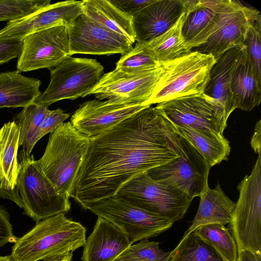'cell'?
<instances>
[{
	"instance_id": "obj_21",
	"label": "cell",
	"mask_w": 261,
	"mask_h": 261,
	"mask_svg": "<svg viewBox=\"0 0 261 261\" xmlns=\"http://www.w3.org/2000/svg\"><path fill=\"white\" fill-rule=\"evenodd\" d=\"M132 242L114 224L98 216L93 229L86 240L82 261H114Z\"/></svg>"
},
{
	"instance_id": "obj_41",
	"label": "cell",
	"mask_w": 261,
	"mask_h": 261,
	"mask_svg": "<svg viewBox=\"0 0 261 261\" xmlns=\"http://www.w3.org/2000/svg\"><path fill=\"white\" fill-rule=\"evenodd\" d=\"M114 261H137L124 252Z\"/></svg>"
},
{
	"instance_id": "obj_38",
	"label": "cell",
	"mask_w": 261,
	"mask_h": 261,
	"mask_svg": "<svg viewBox=\"0 0 261 261\" xmlns=\"http://www.w3.org/2000/svg\"><path fill=\"white\" fill-rule=\"evenodd\" d=\"M155 0H110L119 10L133 17Z\"/></svg>"
},
{
	"instance_id": "obj_14",
	"label": "cell",
	"mask_w": 261,
	"mask_h": 261,
	"mask_svg": "<svg viewBox=\"0 0 261 261\" xmlns=\"http://www.w3.org/2000/svg\"><path fill=\"white\" fill-rule=\"evenodd\" d=\"M69 54L67 28L58 26L39 31L23 38L17 70L21 72L42 68L49 69Z\"/></svg>"
},
{
	"instance_id": "obj_11",
	"label": "cell",
	"mask_w": 261,
	"mask_h": 261,
	"mask_svg": "<svg viewBox=\"0 0 261 261\" xmlns=\"http://www.w3.org/2000/svg\"><path fill=\"white\" fill-rule=\"evenodd\" d=\"M179 137L185 154L147 173L153 180L177 189L193 199L200 197L209 188L211 167L190 142Z\"/></svg>"
},
{
	"instance_id": "obj_31",
	"label": "cell",
	"mask_w": 261,
	"mask_h": 261,
	"mask_svg": "<svg viewBox=\"0 0 261 261\" xmlns=\"http://www.w3.org/2000/svg\"><path fill=\"white\" fill-rule=\"evenodd\" d=\"M49 110L46 106L33 102L24 107L16 117L20 131V146L29 154L34 148V136Z\"/></svg>"
},
{
	"instance_id": "obj_18",
	"label": "cell",
	"mask_w": 261,
	"mask_h": 261,
	"mask_svg": "<svg viewBox=\"0 0 261 261\" xmlns=\"http://www.w3.org/2000/svg\"><path fill=\"white\" fill-rule=\"evenodd\" d=\"M186 0H155L133 16L135 41L147 44L172 27L185 11Z\"/></svg>"
},
{
	"instance_id": "obj_13",
	"label": "cell",
	"mask_w": 261,
	"mask_h": 261,
	"mask_svg": "<svg viewBox=\"0 0 261 261\" xmlns=\"http://www.w3.org/2000/svg\"><path fill=\"white\" fill-rule=\"evenodd\" d=\"M162 72L161 66L145 72L128 73L115 69L103 73L85 96L118 103L143 104L151 96Z\"/></svg>"
},
{
	"instance_id": "obj_1",
	"label": "cell",
	"mask_w": 261,
	"mask_h": 261,
	"mask_svg": "<svg viewBox=\"0 0 261 261\" xmlns=\"http://www.w3.org/2000/svg\"><path fill=\"white\" fill-rule=\"evenodd\" d=\"M185 154L174 126L148 106L89 138L69 197L82 206L113 197L137 175Z\"/></svg>"
},
{
	"instance_id": "obj_9",
	"label": "cell",
	"mask_w": 261,
	"mask_h": 261,
	"mask_svg": "<svg viewBox=\"0 0 261 261\" xmlns=\"http://www.w3.org/2000/svg\"><path fill=\"white\" fill-rule=\"evenodd\" d=\"M155 108L173 126H187L222 141L227 126L223 108L205 94L185 96Z\"/></svg>"
},
{
	"instance_id": "obj_15",
	"label": "cell",
	"mask_w": 261,
	"mask_h": 261,
	"mask_svg": "<svg viewBox=\"0 0 261 261\" xmlns=\"http://www.w3.org/2000/svg\"><path fill=\"white\" fill-rule=\"evenodd\" d=\"M69 54L97 55H124L133 47L126 37L116 33L90 19L79 16L67 28Z\"/></svg>"
},
{
	"instance_id": "obj_35",
	"label": "cell",
	"mask_w": 261,
	"mask_h": 261,
	"mask_svg": "<svg viewBox=\"0 0 261 261\" xmlns=\"http://www.w3.org/2000/svg\"><path fill=\"white\" fill-rule=\"evenodd\" d=\"M159 243L144 239L131 245L124 252L137 261H169L172 251L164 252Z\"/></svg>"
},
{
	"instance_id": "obj_29",
	"label": "cell",
	"mask_w": 261,
	"mask_h": 261,
	"mask_svg": "<svg viewBox=\"0 0 261 261\" xmlns=\"http://www.w3.org/2000/svg\"><path fill=\"white\" fill-rule=\"evenodd\" d=\"M169 261H226L194 231L186 232Z\"/></svg>"
},
{
	"instance_id": "obj_42",
	"label": "cell",
	"mask_w": 261,
	"mask_h": 261,
	"mask_svg": "<svg viewBox=\"0 0 261 261\" xmlns=\"http://www.w3.org/2000/svg\"><path fill=\"white\" fill-rule=\"evenodd\" d=\"M72 252L67 254L61 261H72Z\"/></svg>"
},
{
	"instance_id": "obj_20",
	"label": "cell",
	"mask_w": 261,
	"mask_h": 261,
	"mask_svg": "<svg viewBox=\"0 0 261 261\" xmlns=\"http://www.w3.org/2000/svg\"><path fill=\"white\" fill-rule=\"evenodd\" d=\"M223 0H186L181 33L191 51L205 43L213 34Z\"/></svg>"
},
{
	"instance_id": "obj_6",
	"label": "cell",
	"mask_w": 261,
	"mask_h": 261,
	"mask_svg": "<svg viewBox=\"0 0 261 261\" xmlns=\"http://www.w3.org/2000/svg\"><path fill=\"white\" fill-rule=\"evenodd\" d=\"M237 189L239 196L229 223L238 253L249 250L261 253V155Z\"/></svg>"
},
{
	"instance_id": "obj_8",
	"label": "cell",
	"mask_w": 261,
	"mask_h": 261,
	"mask_svg": "<svg viewBox=\"0 0 261 261\" xmlns=\"http://www.w3.org/2000/svg\"><path fill=\"white\" fill-rule=\"evenodd\" d=\"M103 69L96 59L67 56L49 69V84L34 102L48 107L61 100L84 97L99 82Z\"/></svg>"
},
{
	"instance_id": "obj_17",
	"label": "cell",
	"mask_w": 261,
	"mask_h": 261,
	"mask_svg": "<svg viewBox=\"0 0 261 261\" xmlns=\"http://www.w3.org/2000/svg\"><path fill=\"white\" fill-rule=\"evenodd\" d=\"M93 99L81 103L70 118L72 125L88 138L96 136L148 107Z\"/></svg>"
},
{
	"instance_id": "obj_12",
	"label": "cell",
	"mask_w": 261,
	"mask_h": 261,
	"mask_svg": "<svg viewBox=\"0 0 261 261\" xmlns=\"http://www.w3.org/2000/svg\"><path fill=\"white\" fill-rule=\"evenodd\" d=\"M261 17L256 9L239 1L223 0L214 31L206 42L193 49L215 59L229 49L244 45L249 28Z\"/></svg>"
},
{
	"instance_id": "obj_26",
	"label": "cell",
	"mask_w": 261,
	"mask_h": 261,
	"mask_svg": "<svg viewBox=\"0 0 261 261\" xmlns=\"http://www.w3.org/2000/svg\"><path fill=\"white\" fill-rule=\"evenodd\" d=\"M82 9L83 14L90 19L135 42L133 17L119 10L110 0L82 1Z\"/></svg>"
},
{
	"instance_id": "obj_36",
	"label": "cell",
	"mask_w": 261,
	"mask_h": 261,
	"mask_svg": "<svg viewBox=\"0 0 261 261\" xmlns=\"http://www.w3.org/2000/svg\"><path fill=\"white\" fill-rule=\"evenodd\" d=\"M70 117L61 109L49 110L38 127L33 140L34 147L37 142L48 133L54 132L57 127Z\"/></svg>"
},
{
	"instance_id": "obj_23",
	"label": "cell",
	"mask_w": 261,
	"mask_h": 261,
	"mask_svg": "<svg viewBox=\"0 0 261 261\" xmlns=\"http://www.w3.org/2000/svg\"><path fill=\"white\" fill-rule=\"evenodd\" d=\"M230 89L236 109L249 112L260 102L261 82L257 80L248 59L245 46L233 71Z\"/></svg>"
},
{
	"instance_id": "obj_3",
	"label": "cell",
	"mask_w": 261,
	"mask_h": 261,
	"mask_svg": "<svg viewBox=\"0 0 261 261\" xmlns=\"http://www.w3.org/2000/svg\"><path fill=\"white\" fill-rule=\"evenodd\" d=\"M89 143V138L70 121L50 133L42 156L37 161L42 173L60 194L69 197Z\"/></svg>"
},
{
	"instance_id": "obj_33",
	"label": "cell",
	"mask_w": 261,
	"mask_h": 261,
	"mask_svg": "<svg viewBox=\"0 0 261 261\" xmlns=\"http://www.w3.org/2000/svg\"><path fill=\"white\" fill-rule=\"evenodd\" d=\"M50 0H0V21H14L50 4Z\"/></svg>"
},
{
	"instance_id": "obj_37",
	"label": "cell",
	"mask_w": 261,
	"mask_h": 261,
	"mask_svg": "<svg viewBox=\"0 0 261 261\" xmlns=\"http://www.w3.org/2000/svg\"><path fill=\"white\" fill-rule=\"evenodd\" d=\"M23 38H12L0 41V65L18 58L22 46Z\"/></svg>"
},
{
	"instance_id": "obj_40",
	"label": "cell",
	"mask_w": 261,
	"mask_h": 261,
	"mask_svg": "<svg viewBox=\"0 0 261 261\" xmlns=\"http://www.w3.org/2000/svg\"><path fill=\"white\" fill-rule=\"evenodd\" d=\"M238 254L237 261H261V253H254L249 250H243Z\"/></svg>"
},
{
	"instance_id": "obj_7",
	"label": "cell",
	"mask_w": 261,
	"mask_h": 261,
	"mask_svg": "<svg viewBox=\"0 0 261 261\" xmlns=\"http://www.w3.org/2000/svg\"><path fill=\"white\" fill-rule=\"evenodd\" d=\"M115 196L174 223L183 218L193 198L145 172L125 184Z\"/></svg>"
},
{
	"instance_id": "obj_25",
	"label": "cell",
	"mask_w": 261,
	"mask_h": 261,
	"mask_svg": "<svg viewBox=\"0 0 261 261\" xmlns=\"http://www.w3.org/2000/svg\"><path fill=\"white\" fill-rule=\"evenodd\" d=\"M200 198L197 212L187 232H192L203 225H225L229 223L236 203L226 195L219 182L214 189L209 187Z\"/></svg>"
},
{
	"instance_id": "obj_2",
	"label": "cell",
	"mask_w": 261,
	"mask_h": 261,
	"mask_svg": "<svg viewBox=\"0 0 261 261\" xmlns=\"http://www.w3.org/2000/svg\"><path fill=\"white\" fill-rule=\"evenodd\" d=\"M86 233L83 225L65 214L44 219L18 238L9 255L10 261H61L84 246Z\"/></svg>"
},
{
	"instance_id": "obj_30",
	"label": "cell",
	"mask_w": 261,
	"mask_h": 261,
	"mask_svg": "<svg viewBox=\"0 0 261 261\" xmlns=\"http://www.w3.org/2000/svg\"><path fill=\"white\" fill-rule=\"evenodd\" d=\"M224 226L221 224H208L199 226L193 231L210 244L226 261H237L236 243Z\"/></svg>"
},
{
	"instance_id": "obj_28",
	"label": "cell",
	"mask_w": 261,
	"mask_h": 261,
	"mask_svg": "<svg viewBox=\"0 0 261 261\" xmlns=\"http://www.w3.org/2000/svg\"><path fill=\"white\" fill-rule=\"evenodd\" d=\"M185 13V11L176 23L165 33L144 44L147 52L157 62L172 60L191 51L181 33Z\"/></svg>"
},
{
	"instance_id": "obj_22",
	"label": "cell",
	"mask_w": 261,
	"mask_h": 261,
	"mask_svg": "<svg viewBox=\"0 0 261 261\" xmlns=\"http://www.w3.org/2000/svg\"><path fill=\"white\" fill-rule=\"evenodd\" d=\"M244 47V45L229 49L216 59L203 93L223 108L227 121L236 109L230 89L231 75Z\"/></svg>"
},
{
	"instance_id": "obj_10",
	"label": "cell",
	"mask_w": 261,
	"mask_h": 261,
	"mask_svg": "<svg viewBox=\"0 0 261 261\" xmlns=\"http://www.w3.org/2000/svg\"><path fill=\"white\" fill-rule=\"evenodd\" d=\"M82 207L114 224L133 244L156 237L169 229L173 223L115 196L85 204Z\"/></svg>"
},
{
	"instance_id": "obj_32",
	"label": "cell",
	"mask_w": 261,
	"mask_h": 261,
	"mask_svg": "<svg viewBox=\"0 0 261 261\" xmlns=\"http://www.w3.org/2000/svg\"><path fill=\"white\" fill-rule=\"evenodd\" d=\"M160 63L146 50L144 44L137 42L133 49L121 56L115 69L128 73H136L154 69Z\"/></svg>"
},
{
	"instance_id": "obj_34",
	"label": "cell",
	"mask_w": 261,
	"mask_h": 261,
	"mask_svg": "<svg viewBox=\"0 0 261 261\" xmlns=\"http://www.w3.org/2000/svg\"><path fill=\"white\" fill-rule=\"evenodd\" d=\"M244 44L257 79L261 82V17L251 25Z\"/></svg>"
},
{
	"instance_id": "obj_43",
	"label": "cell",
	"mask_w": 261,
	"mask_h": 261,
	"mask_svg": "<svg viewBox=\"0 0 261 261\" xmlns=\"http://www.w3.org/2000/svg\"><path fill=\"white\" fill-rule=\"evenodd\" d=\"M0 261H10L9 256H0Z\"/></svg>"
},
{
	"instance_id": "obj_5",
	"label": "cell",
	"mask_w": 261,
	"mask_h": 261,
	"mask_svg": "<svg viewBox=\"0 0 261 261\" xmlns=\"http://www.w3.org/2000/svg\"><path fill=\"white\" fill-rule=\"evenodd\" d=\"M17 187L24 214L36 222L68 212L69 197L59 194L42 173L33 154L21 149L18 153Z\"/></svg>"
},
{
	"instance_id": "obj_19",
	"label": "cell",
	"mask_w": 261,
	"mask_h": 261,
	"mask_svg": "<svg viewBox=\"0 0 261 261\" xmlns=\"http://www.w3.org/2000/svg\"><path fill=\"white\" fill-rule=\"evenodd\" d=\"M19 141L17 122L13 120L4 124L0 129V197L13 201L21 208L17 187Z\"/></svg>"
},
{
	"instance_id": "obj_16",
	"label": "cell",
	"mask_w": 261,
	"mask_h": 261,
	"mask_svg": "<svg viewBox=\"0 0 261 261\" xmlns=\"http://www.w3.org/2000/svg\"><path fill=\"white\" fill-rule=\"evenodd\" d=\"M82 14V1L51 4L22 18L8 22L0 30V41L23 38L31 33L58 26L68 28Z\"/></svg>"
},
{
	"instance_id": "obj_39",
	"label": "cell",
	"mask_w": 261,
	"mask_h": 261,
	"mask_svg": "<svg viewBox=\"0 0 261 261\" xmlns=\"http://www.w3.org/2000/svg\"><path fill=\"white\" fill-rule=\"evenodd\" d=\"M261 120L255 124L254 134L251 140V146L254 152L261 155Z\"/></svg>"
},
{
	"instance_id": "obj_4",
	"label": "cell",
	"mask_w": 261,
	"mask_h": 261,
	"mask_svg": "<svg viewBox=\"0 0 261 261\" xmlns=\"http://www.w3.org/2000/svg\"><path fill=\"white\" fill-rule=\"evenodd\" d=\"M216 59L211 55L191 50L175 59L159 62L160 78L150 97L143 104L152 105L203 94Z\"/></svg>"
},
{
	"instance_id": "obj_27",
	"label": "cell",
	"mask_w": 261,
	"mask_h": 261,
	"mask_svg": "<svg viewBox=\"0 0 261 261\" xmlns=\"http://www.w3.org/2000/svg\"><path fill=\"white\" fill-rule=\"evenodd\" d=\"M174 127L177 134L196 149L211 168L228 159L230 147L227 139L222 141L187 126Z\"/></svg>"
},
{
	"instance_id": "obj_24",
	"label": "cell",
	"mask_w": 261,
	"mask_h": 261,
	"mask_svg": "<svg viewBox=\"0 0 261 261\" xmlns=\"http://www.w3.org/2000/svg\"><path fill=\"white\" fill-rule=\"evenodd\" d=\"M41 84L18 70L0 73V108H24L34 102L42 93Z\"/></svg>"
}]
</instances>
